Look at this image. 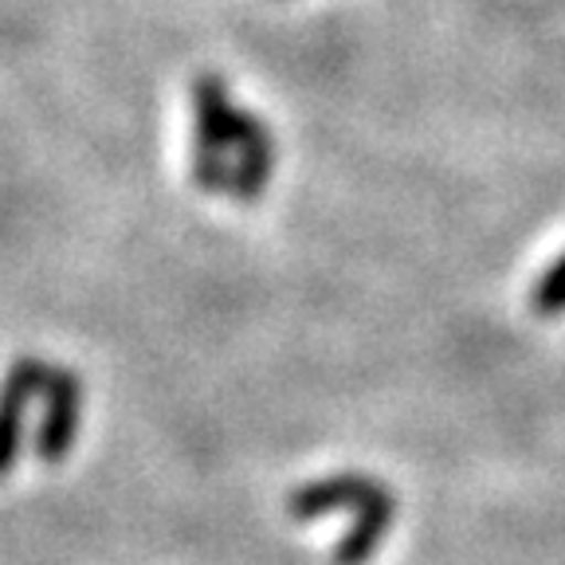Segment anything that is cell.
Wrapping results in <instances>:
<instances>
[{"instance_id":"6da1fadb","label":"cell","mask_w":565,"mask_h":565,"mask_svg":"<svg viewBox=\"0 0 565 565\" xmlns=\"http://www.w3.org/2000/svg\"><path fill=\"white\" fill-rule=\"evenodd\" d=\"M196 141H193V181L201 193H228L232 150L239 134V106L232 103L221 75H196L193 83Z\"/></svg>"},{"instance_id":"7a4b0ae2","label":"cell","mask_w":565,"mask_h":565,"mask_svg":"<svg viewBox=\"0 0 565 565\" xmlns=\"http://www.w3.org/2000/svg\"><path fill=\"white\" fill-rule=\"evenodd\" d=\"M83 420V381L71 365H52L44 381V416L32 436V451L40 463H60L75 448Z\"/></svg>"},{"instance_id":"3957f363","label":"cell","mask_w":565,"mask_h":565,"mask_svg":"<svg viewBox=\"0 0 565 565\" xmlns=\"http://www.w3.org/2000/svg\"><path fill=\"white\" fill-rule=\"evenodd\" d=\"M52 365L40 358H17L9 373L0 377V483L12 476L24 440V416L35 393H44V381Z\"/></svg>"},{"instance_id":"277c9868","label":"cell","mask_w":565,"mask_h":565,"mask_svg":"<svg viewBox=\"0 0 565 565\" xmlns=\"http://www.w3.org/2000/svg\"><path fill=\"white\" fill-rule=\"evenodd\" d=\"M275 173V138L267 122L252 110H239V134L232 150L228 196L239 204H256Z\"/></svg>"},{"instance_id":"5b68a950","label":"cell","mask_w":565,"mask_h":565,"mask_svg":"<svg viewBox=\"0 0 565 565\" xmlns=\"http://www.w3.org/2000/svg\"><path fill=\"white\" fill-rule=\"evenodd\" d=\"M373 487L377 483L370 476H362V471H338V476L327 479H310L287 499V511H291L295 522H318L327 514L358 511L373 494Z\"/></svg>"},{"instance_id":"8992f818","label":"cell","mask_w":565,"mask_h":565,"mask_svg":"<svg viewBox=\"0 0 565 565\" xmlns=\"http://www.w3.org/2000/svg\"><path fill=\"white\" fill-rule=\"evenodd\" d=\"M393 519H397V499H393V491H388L385 483H377L370 499L353 511L350 530L338 539L334 565H370V557L385 546Z\"/></svg>"},{"instance_id":"52a82bcc","label":"cell","mask_w":565,"mask_h":565,"mask_svg":"<svg viewBox=\"0 0 565 565\" xmlns=\"http://www.w3.org/2000/svg\"><path fill=\"white\" fill-rule=\"evenodd\" d=\"M530 310H534L539 318L565 315V252L542 271V279L534 282V291H530Z\"/></svg>"}]
</instances>
